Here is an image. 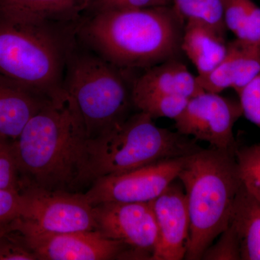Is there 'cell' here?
Returning <instances> with one entry per match:
<instances>
[{
    "instance_id": "6da1fadb",
    "label": "cell",
    "mask_w": 260,
    "mask_h": 260,
    "mask_svg": "<svg viewBox=\"0 0 260 260\" xmlns=\"http://www.w3.org/2000/svg\"><path fill=\"white\" fill-rule=\"evenodd\" d=\"M87 139L81 117L67 92L49 99L12 143L20 189L70 191L81 185Z\"/></svg>"
},
{
    "instance_id": "7a4b0ae2",
    "label": "cell",
    "mask_w": 260,
    "mask_h": 260,
    "mask_svg": "<svg viewBox=\"0 0 260 260\" xmlns=\"http://www.w3.org/2000/svg\"><path fill=\"white\" fill-rule=\"evenodd\" d=\"M184 19L167 6L96 11L80 31L103 59L121 69L149 68L177 59Z\"/></svg>"
},
{
    "instance_id": "3957f363",
    "label": "cell",
    "mask_w": 260,
    "mask_h": 260,
    "mask_svg": "<svg viewBox=\"0 0 260 260\" xmlns=\"http://www.w3.org/2000/svg\"><path fill=\"white\" fill-rule=\"evenodd\" d=\"M235 151L201 148L186 157L177 179L190 222L186 259H202L229 225L242 186Z\"/></svg>"
},
{
    "instance_id": "277c9868",
    "label": "cell",
    "mask_w": 260,
    "mask_h": 260,
    "mask_svg": "<svg viewBox=\"0 0 260 260\" xmlns=\"http://www.w3.org/2000/svg\"><path fill=\"white\" fill-rule=\"evenodd\" d=\"M196 140L155 125L140 112L93 139L84 147L80 184L116 175L200 150Z\"/></svg>"
},
{
    "instance_id": "5b68a950",
    "label": "cell",
    "mask_w": 260,
    "mask_h": 260,
    "mask_svg": "<svg viewBox=\"0 0 260 260\" xmlns=\"http://www.w3.org/2000/svg\"><path fill=\"white\" fill-rule=\"evenodd\" d=\"M70 52L48 26L0 20V83L54 98L64 92Z\"/></svg>"
},
{
    "instance_id": "8992f818",
    "label": "cell",
    "mask_w": 260,
    "mask_h": 260,
    "mask_svg": "<svg viewBox=\"0 0 260 260\" xmlns=\"http://www.w3.org/2000/svg\"><path fill=\"white\" fill-rule=\"evenodd\" d=\"M124 70L96 54L70 52L63 88L79 113L88 139L129 117L133 81L130 83Z\"/></svg>"
},
{
    "instance_id": "52a82bcc",
    "label": "cell",
    "mask_w": 260,
    "mask_h": 260,
    "mask_svg": "<svg viewBox=\"0 0 260 260\" xmlns=\"http://www.w3.org/2000/svg\"><path fill=\"white\" fill-rule=\"evenodd\" d=\"M20 191L23 208L10 223L11 229L56 234L97 231L94 206L84 194L35 187Z\"/></svg>"
},
{
    "instance_id": "ba28073f",
    "label": "cell",
    "mask_w": 260,
    "mask_h": 260,
    "mask_svg": "<svg viewBox=\"0 0 260 260\" xmlns=\"http://www.w3.org/2000/svg\"><path fill=\"white\" fill-rule=\"evenodd\" d=\"M187 156V155H186ZM186 156L162 160L92 183L85 195L93 206L104 203H149L177 180Z\"/></svg>"
},
{
    "instance_id": "9c48e42d",
    "label": "cell",
    "mask_w": 260,
    "mask_h": 260,
    "mask_svg": "<svg viewBox=\"0 0 260 260\" xmlns=\"http://www.w3.org/2000/svg\"><path fill=\"white\" fill-rule=\"evenodd\" d=\"M242 115L239 102L203 91L189 99L174 121L179 134L205 142L210 148L236 150L234 126Z\"/></svg>"
},
{
    "instance_id": "30bf717a",
    "label": "cell",
    "mask_w": 260,
    "mask_h": 260,
    "mask_svg": "<svg viewBox=\"0 0 260 260\" xmlns=\"http://www.w3.org/2000/svg\"><path fill=\"white\" fill-rule=\"evenodd\" d=\"M96 230L122 243L138 257L151 259L158 242V227L149 203H101L94 206Z\"/></svg>"
},
{
    "instance_id": "8fae6325",
    "label": "cell",
    "mask_w": 260,
    "mask_h": 260,
    "mask_svg": "<svg viewBox=\"0 0 260 260\" xmlns=\"http://www.w3.org/2000/svg\"><path fill=\"white\" fill-rule=\"evenodd\" d=\"M20 232L39 260L112 259L124 255L129 250L122 243L108 239L99 231L58 234Z\"/></svg>"
},
{
    "instance_id": "7c38bea8",
    "label": "cell",
    "mask_w": 260,
    "mask_h": 260,
    "mask_svg": "<svg viewBox=\"0 0 260 260\" xmlns=\"http://www.w3.org/2000/svg\"><path fill=\"white\" fill-rule=\"evenodd\" d=\"M177 180L150 202L158 234L153 260L185 259L190 222L185 193L182 184L176 182Z\"/></svg>"
},
{
    "instance_id": "4fadbf2b",
    "label": "cell",
    "mask_w": 260,
    "mask_h": 260,
    "mask_svg": "<svg viewBox=\"0 0 260 260\" xmlns=\"http://www.w3.org/2000/svg\"><path fill=\"white\" fill-rule=\"evenodd\" d=\"M93 0H0V20L25 26H48L75 20Z\"/></svg>"
},
{
    "instance_id": "5bb4252c",
    "label": "cell",
    "mask_w": 260,
    "mask_h": 260,
    "mask_svg": "<svg viewBox=\"0 0 260 260\" xmlns=\"http://www.w3.org/2000/svg\"><path fill=\"white\" fill-rule=\"evenodd\" d=\"M181 39V51L185 53L198 71L204 76L215 69L226 55L225 36L200 18L186 20Z\"/></svg>"
},
{
    "instance_id": "9a60e30c",
    "label": "cell",
    "mask_w": 260,
    "mask_h": 260,
    "mask_svg": "<svg viewBox=\"0 0 260 260\" xmlns=\"http://www.w3.org/2000/svg\"><path fill=\"white\" fill-rule=\"evenodd\" d=\"M187 67L177 59H170L145 69L133 80L132 94L164 93L187 99L203 93Z\"/></svg>"
},
{
    "instance_id": "2e32d148",
    "label": "cell",
    "mask_w": 260,
    "mask_h": 260,
    "mask_svg": "<svg viewBox=\"0 0 260 260\" xmlns=\"http://www.w3.org/2000/svg\"><path fill=\"white\" fill-rule=\"evenodd\" d=\"M49 99L0 83V137L14 142Z\"/></svg>"
},
{
    "instance_id": "e0dca14e",
    "label": "cell",
    "mask_w": 260,
    "mask_h": 260,
    "mask_svg": "<svg viewBox=\"0 0 260 260\" xmlns=\"http://www.w3.org/2000/svg\"><path fill=\"white\" fill-rule=\"evenodd\" d=\"M229 224L234 229L242 260H260V205L241 186Z\"/></svg>"
},
{
    "instance_id": "ac0fdd59",
    "label": "cell",
    "mask_w": 260,
    "mask_h": 260,
    "mask_svg": "<svg viewBox=\"0 0 260 260\" xmlns=\"http://www.w3.org/2000/svg\"><path fill=\"white\" fill-rule=\"evenodd\" d=\"M242 44L237 40L228 43L226 55L223 60L208 74L197 76L200 86L204 91L220 93L232 88L235 83L240 64Z\"/></svg>"
},
{
    "instance_id": "d6986e66",
    "label": "cell",
    "mask_w": 260,
    "mask_h": 260,
    "mask_svg": "<svg viewBox=\"0 0 260 260\" xmlns=\"http://www.w3.org/2000/svg\"><path fill=\"white\" fill-rule=\"evenodd\" d=\"M190 99L164 93L132 94L133 106L152 119H176L184 110Z\"/></svg>"
},
{
    "instance_id": "ffe728a7",
    "label": "cell",
    "mask_w": 260,
    "mask_h": 260,
    "mask_svg": "<svg viewBox=\"0 0 260 260\" xmlns=\"http://www.w3.org/2000/svg\"><path fill=\"white\" fill-rule=\"evenodd\" d=\"M235 156L243 187L260 205V144L237 148Z\"/></svg>"
},
{
    "instance_id": "44dd1931",
    "label": "cell",
    "mask_w": 260,
    "mask_h": 260,
    "mask_svg": "<svg viewBox=\"0 0 260 260\" xmlns=\"http://www.w3.org/2000/svg\"><path fill=\"white\" fill-rule=\"evenodd\" d=\"M0 260H39L22 233L10 229L0 238Z\"/></svg>"
},
{
    "instance_id": "7402d4cb",
    "label": "cell",
    "mask_w": 260,
    "mask_h": 260,
    "mask_svg": "<svg viewBox=\"0 0 260 260\" xmlns=\"http://www.w3.org/2000/svg\"><path fill=\"white\" fill-rule=\"evenodd\" d=\"M20 190V179L12 143L0 137V189Z\"/></svg>"
},
{
    "instance_id": "603a6c76",
    "label": "cell",
    "mask_w": 260,
    "mask_h": 260,
    "mask_svg": "<svg viewBox=\"0 0 260 260\" xmlns=\"http://www.w3.org/2000/svg\"><path fill=\"white\" fill-rule=\"evenodd\" d=\"M215 244L205 251L202 259H241L239 241L230 224Z\"/></svg>"
},
{
    "instance_id": "cb8c5ba5",
    "label": "cell",
    "mask_w": 260,
    "mask_h": 260,
    "mask_svg": "<svg viewBox=\"0 0 260 260\" xmlns=\"http://www.w3.org/2000/svg\"><path fill=\"white\" fill-rule=\"evenodd\" d=\"M237 94L243 115L260 129V75Z\"/></svg>"
},
{
    "instance_id": "d4e9b609",
    "label": "cell",
    "mask_w": 260,
    "mask_h": 260,
    "mask_svg": "<svg viewBox=\"0 0 260 260\" xmlns=\"http://www.w3.org/2000/svg\"><path fill=\"white\" fill-rule=\"evenodd\" d=\"M236 38L244 44L260 47V8L251 0H249L245 20Z\"/></svg>"
},
{
    "instance_id": "484cf974",
    "label": "cell",
    "mask_w": 260,
    "mask_h": 260,
    "mask_svg": "<svg viewBox=\"0 0 260 260\" xmlns=\"http://www.w3.org/2000/svg\"><path fill=\"white\" fill-rule=\"evenodd\" d=\"M23 208V197L18 189H0V229L18 218Z\"/></svg>"
},
{
    "instance_id": "4316f807",
    "label": "cell",
    "mask_w": 260,
    "mask_h": 260,
    "mask_svg": "<svg viewBox=\"0 0 260 260\" xmlns=\"http://www.w3.org/2000/svg\"><path fill=\"white\" fill-rule=\"evenodd\" d=\"M248 3L249 0H223L224 23L235 36L245 20Z\"/></svg>"
},
{
    "instance_id": "83f0119b",
    "label": "cell",
    "mask_w": 260,
    "mask_h": 260,
    "mask_svg": "<svg viewBox=\"0 0 260 260\" xmlns=\"http://www.w3.org/2000/svg\"><path fill=\"white\" fill-rule=\"evenodd\" d=\"M199 18L225 36L223 0H200Z\"/></svg>"
},
{
    "instance_id": "f1b7e54d",
    "label": "cell",
    "mask_w": 260,
    "mask_h": 260,
    "mask_svg": "<svg viewBox=\"0 0 260 260\" xmlns=\"http://www.w3.org/2000/svg\"><path fill=\"white\" fill-rule=\"evenodd\" d=\"M169 3L167 0H93L91 6L96 11H102L167 6Z\"/></svg>"
},
{
    "instance_id": "f546056e",
    "label": "cell",
    "mask_w": 260,
    "mask_h": 260,
    "mask_svg": "<svg viewBox=\"0 0 260 260\" xmlns=\"http://www.w3.org/2000/svg\"><path fill=\"white\" fill-rule=\"evenodd\" d=\"M175 10L184 20L199 18L200 0H173Z\"/></svg>"
},
{
    "instance_id": "4dcf8cb0",
    "label": "cell",
    "mask_w": 260,
    "mask_h": 260,
    "mask_svg": "<svg viewBox=\"0 0 260 260\" xmlns=\"http://www.w3.org/2000/svg\"><path fill=\"white\" fill-rule=\"evenodd\" d=\"M10 229H11V227H10V223L9 225H7V226L1 228V229H0V238L3 237L5 233L8 232V231L10 230Z\"/></svg>"
},
{
    "instance_id": "1f68e13d",
    "label": "cell",
    "mask_w": 260,
    "mask_h": 260,
    "mask_svg": "<svg viewBox=\"0 0 260 260\" xmlns=\"http://www.w3.org/2000/svg\"><path fill=\"white\" fill-rule=\"evenodd\" d=\"M167 1L169 2H169L171 1V0H167Z\"/></svg>"
}]
</instances>
